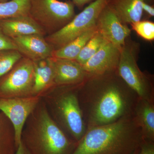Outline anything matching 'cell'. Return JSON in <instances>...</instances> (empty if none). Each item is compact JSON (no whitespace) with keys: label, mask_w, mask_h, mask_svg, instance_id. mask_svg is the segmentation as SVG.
Returning <instances> with one entry per match:
<instances>
[{"label":"cell","mask_w":154,"mask_h":154,"mask_svg":"<svg viewBox=\"0 0 154 154\" xmlns=\"http://www.w3.org/2000/svg\"><path fill=\"white\" fill-rule=\"evenodd\" d=\"M52 59L55 87L81 85L90 76L82 66L75 60L54 57Z\"/></svg>","instance_id":"cell-12"},{"label":"cell","mask_w":154,"mask_h":154,"mask_svg":"<svg viewBox=\"0 0 154 154\" xmlns=\"http://www.w3.org/2000/svg\"><path fill=\"white\" fill-rule=\"evenodd\" d=\"M144 140L134 116L87 129L72 154H132Z\"/></svg>","instance_id":"cell-2"},{"label":"cell","mask_w":154,"mask_h":154,"mask_svg":"<svg viewBox=\"0 0 154 154\" xmlns=\"http://www.w3.org/2000/svg\"><path fill=\"white\" fill-rule=\"evenodd\" d=\"M30 0H11L0 2V19L28 16Z\"/></svg>","instance_id":"cell-20"},{"label":"cell","mask_w":154,"mask_h":154,"mask_svg":"<svg viewBox=\"0 0 154 154\" xmlns=\"http://www.w3.org/2000/svg\"><path fill=\"white\" fill-rule=\"evenodd\" d=\"M23 57L19 51L15 50L0 51V79Z\"/></svg>","instance_id":"cell-22"},{"label":"cell","mask_w":154,"mask_h":154,"mask_svg":"<svg viewBox=\"0 0 154 154\" xmlns=\"http://www.w3.org/2000/svg\"><path fill=\"white\" fill-rule=\"evenodd\" d=\"M34 81V63L23 57L0 79V98L32 96Z\"/></svg>","instance_id":"cell-8"},{"label":"cell","mask_w":154,"mask_h":154,"mask_svg":"<svg viewBox=\"0 0 154 154\" xmlns=\"http://www.w3.org/2000/svg\"><path fill=\"white\" fill-rule=\"evenodd\" d=\"M9 50H17L14 41L3 32L0 28V51Z\"/></svg>","instance_id":"cell-24"},{"label":"cell","mask_w":154,"mask_h":154,"mask_svg":"<svg viewBox=\"0 0 154 154\" xmlns=\"http://www.w3.org/2000/svg\"><path fill=\"white\" fill-rule=\"evenodd\" d=\"M121 49L107 42L82 66L91 75L105 74L117 70Z\"/></svg>","instance_id":"cell-11"},{"label":"cell","mask_w":154,"mask_h":154,"mask_svg":"<svg viewBox=\"0 0 154 154\" xmlns=\"http://www.w3.org/2000/svg\"><path fill=\"white\" fill-rule=\"evenodd\" d=\"M0 28L11 38L32 34L47 35L43 29L29 16L0 19Z\"/></svg>","instance_id":"cell-14"},{"label":"cell","mask_w":154,"mask_h":154,"mask_svg":"<svg viewBox=\"0 0 154 154\" xmlns=\"http://www.w3.org/2000/svg\"><path fill=\"white\" fill-rule=\"evenodd\" d=\"M17 146L14 126L10 119L0 112V154H15Z\"/></svg>","instance_id":"cell-19"},{"label":"cell","mask_w":154,"mask_h":154,"mask_svg":"<svg viewBox=\"0 0 154 154\" xmlns=\"http://www.w3.org/2000/svg\"><path fill=\"white\" fill-rule=\"evenodd\" d=\"M94 0H72V2L74 5L77 6L79 8H82L85 5L88 3L92 2Z\"/></svg>","instance_id":"cell-27"},{"label":"cell","mask_w":154,"mask_h":154,"mask_svg":"<svg viewBox=\"0 0 154 154\" xmlns=\"http://www.w3.org/2000/svg\"><path fill=\"white\" fill-rule=\"evenodd\" d=\"M78 97L87 129L133 116L139 99L117 70L90 75L80 85Z\"/></svg>","instance_id":"cell-1"},{"label":"cell","mask_w":154,"mask_h":154,"mask_svg":"<svg viewBox=\"0 0 154 154\" xmlns=\"http://www.w3.org/2000/svg\"><path fill=\"white\" fill-rule=\"evenodd\" d=\"M96 25L99 32L107 42L121 50L131 32L127 25L122 22L109 4L100 13Z\"/></svg>","instance_id":"cell-10"},{"label":"cell","mask_w":154,"mask_h":154,"mask_svg":"<svg viewBox=\"0 0 154 154\" xmlns=\"http://www.w3.org/2000/svg\"><path fill=\"white\" fill-rule=\"evenodd\" d=\"M21 141L30 154H72L78 144L53 120L42 99L25 122Z\"/></svg>","instance_id":"cell-3"},{"label":"cell","mask_w":154,"mask_h":154,"mask_svg":"<svg viewBox=\"0 0 154 154\" xmlns=\"http://www.w3.org/2000/svg\"><path fill=\"white\" fill-rule=\"evenodd\" d=\"M41 99L39 96L0 98V110L8 117L14 126L17 148L21 141L25 122Z\"/></svg>","instance_id":"cell-9"},{"label":"cell","mask_w":154,"mask_h":154,"mask_svg":"<svg viewBox=\"0 0 154 154\" xmlns=\"http://www.w3.org/2000/svg\"><path fill=\"white\" fill-rule=\"evenodd\" d=\"M143 10L145 11L150 17L154 16V8L152 6L150 5L146 2H144L143 4Z\"/></svg>","instance_id":"cell-26"},{"label":"cell","mask_w":154,"mask_h":154,"mask_svg":"<svg viewBox=\"0 0 154 154\" xmlns=\"http://www.w3.org/2000/svg\"><path fill=\"white\" fill-rule=\"evenodd\" d=\"M135 51L132 45L126 44L125 42L121 50L117 73L140 99L154 102L152 82L139 67Z\"/></svg>","instance_id":"cell-7"},{"label":"cell","mask_w":154,"mask_h":154,"mask_svg":"<svg viewBox=\"0 0 154 154\" xmlns=\"http://www.w3.org/2000/svg\"><path fill=\"white\" fill-rule=\"evenodd\" d=\"M81 85L56 86L41 96L53 120L77 143L87 130L78 97Z\"/></svg>","instance_id":"cell-4"},{"label":"cell","mask_w":154,"mask_h":154,"mask_svg":"<svg viewBox=\"0 0 154 154\" xmlns=\"http://www.w3.org/2000/svg\"><path fill=\"white\" fill-rule=\"evenodd\" d=\"M110 0H94L75 15L71 21L56 32L45 36L54 50L64 45L96 26L100 13Z\"/></svg>","instance_id":"cell-6"},{"label":"cell","mask_w":154,"mask_h":154,"mask_svg":"<svg viewBox=\"0 0 154 154\" xmlns=\"http://www.w3.org/2000/svg\"><path fill=\"white\" fill-rule=\"evenodd\" d=\"M144 0H110L109 5L122 22L130 24L140 21Z\"/></svg>","instance_id":"cell-17"},{"label":"cell","mask_w":154,"mask_h":154,"mask_svg":"<svg viewBox=\"0 0 154 154\" xmlns=\"http://www.w3.org/2000/svg\"><path fill=\"white\" fill-rule=\"evenodd\" d=\"M140 150V148L136 150L132 154H139V153Z\"/></svg>","instance_id":"cell-29"},{"label":"cell","mask_w":154,"mask_h":154,"mask_svg":"<svg viewBox=\"0 0 154 154\" xmlns=\"http://www.w3.org/2000/svg\"><path fill=\"white\" fill-rule=\"evenodd\" d=\"M16 44L17 51L23 57L32 61L52 57L54 50L46 41L45 36L39 34H32L12 38Z\"/></svg>","instance_id":"cell-13"},{"label":"cell","mask_w":154,"mask_h":154,"mask_svg":"<svg viewBox=\"0 0 154 154\" xmlns=\"http://www.w3.org/2000/svg\"><path fill=\"white\" fill-rule=\"evenodd\" d=\"M152 1V0H144V1L145 2H146H146H149V1Z\"/></svg>","instance_id":"cell-31"},{"label":"cell","mask_w":154,"mask_h":154,"mask_svg":"<svg viewBox=\"0 0 154 154\" xmlns=\"http://www.w3.org/2000/svg\"><path fill=\"white\" fill-rule=\"evenodd\" d=\"M139 154H154V141L143 140Z\"/></svg>","instance_id":"cell-25"},{"label":"cell","mask_w":154,"mask_h":154,"mask_svg":"<svg viewBox=\"0 0 154 154\" xmlns=\"http://www.w3.org/2000/svg\"><path fill=\"white\" fill-rule=\"evenodd\" d=\"M74 6L71 1L30 0L28 16L48 35L71 21L75 16Z\"/></svg>","instance_id":"cell-5"},{"label":"cell","mask_w":154,"mask_h":154,"mask_svg":"<svg viewBox=\"0 0 154 154\" xmlns=\"http://www.w3.org/2000/svg\"><path fill=\"white\" fill-rule=\"evenodd\" d=\"M133 116L141 130L144 140L154 141V102L139 98Z\"/></svg>","instance_id":"cell-16"},{"label":"cell","mask_w":154,"mask_h":154,"mask_svg":"<svg viewBox=\"0 0 154 154\" xmlns=\"http://www.w3.org/2000/svg\"><path fill=\"white\" fill-rule=\"evenodd\" d=\"M9 0H0V2H8Z\"/></svg>","instance_id":"cell-30"},{"label":"cell","mask_w":154,"mask_h":154,"mask_svg":"<svg viewBox=\"0 0 154 154\" xmlns=\"http://www.w3.org/2000/svg\"><path fill=\"white\" fill-rule=\"evenodd\" d=\"M133 30L141 37L147 40L154 39V23L147 20L140 21L131 24Z\"/></svg>","instance_id":"cell-23"},{"label":"cell","mask_w":154,"mask_h":154,"mask_svg":"<svg viewBox=\"0 0 154 154\" xmlns=\"http://www.w3.org/2000/svg\"><path fill=\"white\" fill-rule=\"evenodd\" d=\"M98 30L96 25L90 28L66 45L54 51L52 57L75 60L83 47Z\"/></svg>","instance_id":"cell-18"},{"label":"cell","mask_w":154,"mask_h":154,"mask_svg":"<svg viewBox=\"0 0 154 154\" xmlns=\"http://www.w3.org/2000/svg\"><path fill=\"white\" fill-rule=\"evenodd\" d=\"M35 70V81L33 96L41 97L45 92L55 87L54 72L52 57L33 62Z\"/></svg>","instance_id":"cell-15"},{"label":"cell","mask_w":154,"mask_h":154,"mask_svg":"<svg viewBox=\"0 0 154 154\" xmlns=\"http://www.w3.org/2000/svg\"><path fill=\"white\" fill-rule=\"evenodd\" d=\"M15 154H30L22 141L20 143Z\"/></svg>","instance_id":"cell-28"},{"label":"cell","mask_w":154,"mask_h":154,"mask_svg":"<svg viewBox=\"0 0 154 154\" xmlns=\"http://www.w3.org/2000/svg\"><path fill=\"white\" fill-rule=\"evenodd\" d=\"M107 42L98 30L83 47L75 60L84 65Z\"/></svg>","instance_id":"cell-21"}]
</instances>
